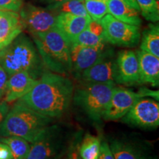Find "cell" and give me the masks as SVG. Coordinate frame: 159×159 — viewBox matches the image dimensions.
Returning a JSON list of instances; mask_svg holds the SVG:
<instances>
[{
    "label": "cell",
    "instance_id": "277c9868",
    "mask_svg": "<svg viewBox=\"0 0 159 159\" xmlns=\"http://www.w3.org/2000/svg\"><path fill=\"white\" fill-rule=\"evenodd\" d=\"M32 35L46 69L66 77L72 73L71 42L56 27Z\"/></svg>",
    "mask_w": 159,
    "mask_h": 159
},
{
    "label": "cell",
    "instance_id": "e0dca14e",
    "mask_svg": "<svg viewBox=\"0 0 159 159\" xmlns=\"http://www.w3.org/2000/svg\"><path fill=\"white\" fill-rule=\"evenodd\" d=\"M24 30L17 12L0 11V50L8 45Z\"/></svg>",
    "mask_w": 159,
    "mask_h": 159
},
{
    "label": "cell",
    "instance_id": "6da1fadb",
    "mask_svg": "<svg viewBox=\"0 0 159 159\" xmlns=\"http://www.w3.org/2000/svg\"><path fill=\"white\" fill-rule=\"evenodd\" d=\"M74 91V84L69 77L47 71L19 101L39 114L56 119L70 108Z\"/></svg>",
    "mask_w": 159,
    "mask_h": 159
},
{
    "label": "cell",
    "instance_id": "836d02e7",
    "mask_svg": "<svg viewBox=\"0 0 159 159\" xmlns=\"http://www.w3.org/2000/svg\"><path fill=\"white\" fill-rule=\"evenodd\" d=\"M9 109L10 107L7 102L3 100H0V126H1L2 123L7 112H8Z\"/></svg>",
    "mask_w": 159,
    "mask_h": 159
},
{
    "label": "cell",
    "instance_id": "d6a6232c",
    "mask_svg": "<svg viewBox=\"0 0 159 159\" xmlns=\"http://www.w3.org/2000/svg\"><path fill=\"white\" fill-rule=\"evenodd\" d=\"M139 92L142 95L143 97H152V99L158 101V91H152L147 88H142L140 89Z\"/></svg>",
    "mask_w": 159,
    "mask_h": 159
},
{
    "label": "cell",
    "instance_id": "4316f807",
    "mask_svg": "<svg viewBox=\"0 0 159 159\" xmlns=\"http://www.w3.org/2000/svg\"><path fill=\"white\" fill-rule=\"evenodd\" d=\"M22 7V0H0V11L19 12Z\"/></svg>",
    "mask_w": 159,
    "mask_h": 159
},
{
    "label": "cell",
    "instance_id": "1f68e13d",
    "mask_svg": "<svg viewBox=\"0 0 159 159\" xmlns=\"http://www.w3.org/2000/svg\"><path fill=\"white\" fill-rule=\"evenodd\" d=\"M11 151L7 144L0 142V159H12Z\"/></svg>",
    "mask_w": 159,
    "mask_h": 159
},
{
    "label": "cell",
    "instance_id": "5bb4252c",
    "mask_svg": "<svg viewBox=\"0 0 159 159\" xmlns=\"http://www.w3.org/2000/svg\"><path fill=\"white\" fill-rule=\"evenodd\" d=\"M109 146L115 159H151L144 143L135 138L119 137Z\"/></svg>",
    "mask_w": 159,
    "mask_h": 159
},
{
    "label": "cell",
    "instance_id": "f1b7e54d",
    "mask_svg": "<svg viewBox=\"0 0 159 159\" xmlns=\"http://www.w3.org/2000/svg\"><path fill=\"white\" fill-rule=\"evenodd\" d=\"M98 159H115L111 150L110 146L106 142H101Z\"/></svg>",
    "mask_w": 159,
    "mask_h": 159
},
{
    "label": "cell",
    "instance_id": "52a82bcc",
    "mask_svg": "<svg viewBox=\"0 0 159 159\" xmlns=\"http://www.w3.org/2000/svg\"><path fill=\"white\" fill-rule=\"evenodd\" d=\"M99 21L104 30L105 42L124 47H134L139 44L141 33L138 26L122 22L109 13Z\"/></svg>",
    "mask_w": 159,
    "mask_h": 159
},
{
    "label": "cell",
    "instance_id": "ffe728a7",
    "mask_svg": "<svg viewBox=\"0 0 159 159\" xmlns=\"http://www.w3.org/2000/svg\"><path fill=\"white\" fill-rule=\"evenodd\" d=\"M141 50L159 57V27L158 25L150 24L142 33Z\"/></svg>",
    "mask_w": 159,
    "mask_h": 159
},
{
    "label": "cell",
    "instance_id": "ac0fdd59",
    "mask_svg": "<svg viewBox=\"0 0 159 159\" xmlns=\"http://www.w3.org/2000/svg\"><path fill=\"white\" fill-rule=\"evenodd\" d=\"M139 76L142 84L158 87L159 84V59L158 57L143 50H137Z\"/></svg>",
    "mask_w": 159,
    "mask_h": 159
},
{
    "label": "cell",
    "instance_id": "7c38bea8",
    "mask_svg": "<svg viewBox=\"0 0 159 159\" xmlns=\"http://www.w3.org/2000/svg\"><path fill=\"white\" fill-rule=\"evenodd\" d=\"M115 83L125 85H142L139 76V62L134 51H119L116 58Z\"/></svg>",
    "mask_w": 159,
    "mask_h": 159
},
{
    "label": "cell",
    "instance_id": "8992f818",
    "mask_svg": "<svg viewBox=\"0 0 159 159\" xmlns=\"http://www.w3.org/2000/svg\"><path fill=\"white\" fill-rule=\"evenodd\" d=\"M115 85L105 83H83L74 91L72 102L89 119L99 122L102 119Z\"/></svg>",
    "mask_w": 159,
    "mask_h": 159
},
{
    "label": "cell",
    "instance_id": "5b68a950",
    "mask_svg": "<svg viewBox=\"0 0 159 159\" xmlns=\"http://www.w3.org/2000/svg\"><path fill=\"white\" fill-rule=\"evenodd\" d=\"M77 135L66 125L53 123L30 143L24 159H60L68 152Z\"/></svg>",
    "mask_w": 159,
    "mask_h": 159
},
{
    "label": "cell",
    "instance_id": "3957f363",
    "mask_svg": "<svg viewBox=\"0 0 159 159\" xmlns=\"http://www.w3.org/2000/svg\"><path fill=\"white\" fill-rule=\"evenodd\" d=\"M55 121V119L39 114L17 100L9 109L0 126V137H21L32 143Z\"/></svg>",
    "mask_w": 159,
    "mask_h": 159
},
{
    "label": "cell",
    "instance_id": "7a4b0ae2",
    "mask_svg": "<svg viewBox=\"0 0 159 159\" xmlns=\"http://www.w3.org/2000/svg\"><path fill=\"white\" fill-rule=\"evenodd\" d=\"M0 66L8 77L27 71L39 80L47 71L35 43L22 33L0 50Z\"/></svg>",
    "mask_w": 159,
    "mask_h": 159
},
{
    "label": "cell",
    "instance_id": "4dcf8cb0",
    "mask_svg": "<svg viewBox=\"0 0 159 159\" xmlns=\"http://www.w3.org/2000/svg\"><path fill=\"white\" fill-rule=\"evenodd\" d=\"M79 137L77 136L76 138L75 139L74 142H72V144H71L70 148H69L68 150V156H67V158L66 159H81L80 157L78 154V139Z\"/></svg>",
    "mask_w": 159,
    "mask_h": 159
},
{
    "label": "cell",
    "instance_id": "d4e9b609",
    "mask_svg": "<svg viewBox=\"0 0 159 159\" xmlns=\"http://www.w3.org/2000/svg\"><path fill=\"white\" fill-rule=\"evenodd\" d=\"M84 2L85 9L91 20L99 21L108 13L105 0H84Z\"/></svg>",
    "mask_w": 159,
    "mask_h": 159
},
{
    "label": "cell",
    "instance_id": "30bf717a",
    "mask_svg": "<svg viewBox=\"0 0 159 159\" xmlns=\"http://www.w3.org/2000/svg\"><path fill=\"white\" fill-rule=\"evenodd\" d=\"M116 58L114 50L105 48L102 54L91 66L83 71L79 80L83 83H115Z\"/></svg>",
    "mask_w": 159,
    "mask_h": 159
},
{
    "label": "cell",
    "instance_id": "83f0119b",
    "mask_svg": "<svg viewBox=\"0 0 159 159\" xmlns=\"http://www.w3.org/2000/svg\"><path fill=\"white\" fill-rule=\"evenodd\" d=\"M8 77V75L6 73V71L0 66V100L3 99L5 96Z\"/></svg>",
    "mask_w": 159,
    "mask_h": 159
},
{
    "label": "cell",
    "instance_id": "cb8c5ba5",
    "mask_svg": "<svg viewBox=\"0 0 159 159\" xmlns=\"http://www.w3.org/2000/svg\"><path fill=\"white\" fill-rule=\"evenodd\" d=\"M142 15L145 19L157 22L159 19V6L158 0H136Z\"/></svg>",
    "mask_w": 159,
    "mask_h": 159
},
{
    "label": "cell",
    "instance_id": "8fae6325",
    "mask_svg": "<svg viewBox=\"0 0 159 159\" xmlns=\"http://www.w3.org/2000/svg\"><path fill=\"white\" fill-rule=\"evenodd\" d=\"M142 95L121 86H114L110 100L102 116L106 121H116L122 119L137 100L142 98Z\"/></svg>",
    "mask_w": 159,
    "mask_h": 159
},
{
    "label": "cell",
    "instance_id": "e575fe53",
    "mask_svg": "<svg viewBox=\"0 0 159 159\" xmlns=\"http://www.w3.org/2000/svg\"><path fill=\"white\" fill-rule=\"evenodd\" d=\"M46 1L49 2V7H47V9L54 10L57 7H58L60 5L65 2L69 1V0H46Z\"/></svg>",
    "mask_w": 159,
    "mask_h": 159
},
{
    "label": "cell",
    "instance_id": "7402d4cb",
    "mask_svg": "<svg viewBox=\"0 0 159 159\" xmlns=\"http://www.w3.org/2000/svg\"><path fill=\"white\" fill-rule=\"evenodd\" d=\"M0 142L7 144L11 151L12 159H24L30 148V143L17 136L0 137Z\"/></svg>",
    "mask_w": 159,
    "mask_h": 159
},
{
    "label": "cell",
    "instance_id": "2e32d148",
    "mask_svg": "<svg viewBox=\"0 0 159 159\" xmlns=\"http://www.w3.org/2000/svg\"><path fill=\"white\" fill-rule=\"evenodd\" d=\"M91 21L90 17L60 13L57 16L55 27L71 43L80 33L88 27Z\"/></svg>",
    "mask_w": 159,
    "mask_h": 159
},
{
    "label": "cell",
    "instance_id": "f546056e",
    "mask_svg": "<svg viewBox=\"0 0 159 159\" xmlns=\"http://www.w3.org/2000/svg\"><path fill=\"white\" fill-rule=\"evenodd\" d=\"M87 28H88L91 33H93L94 34L97 35V36L104 38V36H103V34H104V30H103L102 26L99 21L91 20L90 22H89Z\"/></svg>",
    "mask_w": 159,
    "mask_h": 159
},
{
    "label": "cell",
    "instance_id": "9c48e42d",
    "mask_svg": "<svg viewBox=\"0 0 159 159\" xmlns=\"http://www.w3.org/2000/svg\"><path fill=\"white\" fill-rule=\"evenodd\" d=\"M19 12L24 29L32 35L44 33L55 27L57 14L52 10L27 4L22 6Z\"/></svg>",
    "mask_w": 159,
    "mask_h": 159
},
{
    "label": "cell",
    "instance_id": "4fadbf2b",
    "mask_svg": "<svg viewBox=\"0 0 159 159\" xmlns=\"http://www.w3.org/2000/svg\"><path fill=\"white\" fill-rule=\"evenodd\" d=\"M106 48L105 43L95 47H88L77 43H71L70 53L72 74L79 78L83 71L94 63Z\"/></svg>",
    "mask_w": 159,
    "mask_h": 159
},
{
    "label": "cell",
    "instance_id": "ba28073f",
    "mask_svg": "<svg viewBox=\"0 0 159 159\" xmlns=\"http://www.w3.org/2000/svg\"><path fill=\"white\" fill-rule=\"evenodd\" d=\"M122 119L123 122L134 128L144 130L156 129L159 125L158 101L152 98L142 97Z\"/></svg>",
    "mask_w": 159,
    "mask_h": 159
},
{
    "label": "cell",
    "instance_id": "d590c367",
    "mask_svg": "<svg viewBox=\"0 0 159 159\" xmlns=\"http://www.w3.org/2000/svg\"><path fill=\"white\" fill-rule=\"evenodd\" d=\"M125 3L128 4V5H130V7H134V9L137 10V11L140 12V9H139V7L138 4L136 2V0H123Z\"/></svg>",
    "mask_w": 159,
    "mask_h": 159
},
{
    "label": "cell",
    "instance_id": "603a6c76",
    "mask_svg": "<svg viewBox=\"0 0 159 159\" xmlns=\"http://www.w3.org/2000/svg\"><path fill=\"white\" fill-rule=\"evenodd\" d=\"M52 11H54L57 14L60 13H69L79 16L90 17L85 9L84 0H69L60 5Z\"/></svg>",
    "mask_w": 159,
    "mask_h": 159
},
{
    "label": "cell",
    "instance_id": "d6986e66",
    "mask_svg": "<svg viewBox=\"0 0 159 159\" xmlns=\"http://www.w3.org/2000/svg\"><path fill=\"white\" fill-rule=\"evenodd\" d=\"M109 14L129 25L140 26L142 19L139 11L130 7L123 0H105Z\"/></svg>",
    "mask_w": 159,
    "mask_h": 159
},
{
    "label": "cell",
    "instance_id": "9a60e30c",
    "mask_svg": "<svg viewBox=\"0 0 159 159\" xmlns=\"http://www.w3.org/2000/svg\"><path fill=\"white\" fill-rule=\"evenodd\" d=\"M37 80L27 71H20L10 76L3 101L11 103L19 100L33 88Z\"/></svg>",
    "mask_w": 159,
    "mask_h": 159
},
{
    "label": "cell",
    "instance_id": "484cf974",
    "mask_svg": "<svg viewBox=\"0 0 159 159\" xmlns=\"http://www.w3.org/2000/svg\"><path fill=\"white\" fill-rule=\"evenodd\" d=\"M105 41L103 37L97 36L89 30L88 28L85 29L74 39L71 43H77L88 47H95L105 43Z\"/></svg>",
    "mask_w": 159,
    "mask_h": 159
},
{
    "label": "cell",
    "instance_id": "44dd1931",
    "mask_svg": "<svg viewBox=\"0 0 159 159\" xmlns=\"http://www.w3.org/2000/svg\"><path fill=\"white\" fill-rule=\"evenodd\" d=\"M101 141L98 137L87 134L78 146V154L81 159H98Z\"/></svg>",
    "mask_w": 159,
    "mask_h": 159
}]
</instances>
